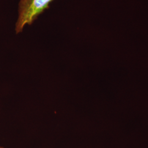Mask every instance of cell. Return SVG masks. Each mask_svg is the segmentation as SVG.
<instances>
[{"label": "cell", "mask_w": 148, "mask_h": 148, "mask_svg": "<svg viewBox=\"0 0 148 148\" xmlns=\"http://www.w3.org/2000/svg\"><path fill=\"white\" fill-rule=\"evenodd\" d=\"M53 0H21L19 16L16 24V34L21 32L26 25H32L37 16L49 7Z\"/></svg>", "instance_id": "obj_1"}, {"label": "cell", "mask_w": 148, "mask_h": 148, "mask_svg": "<svg viewBox=\"0 0 148 148\" xmlns=\"http://www.w3.org/2000/svg\"><path fill=\"white\" fill-rule=\"evenodd\" d=\"M0 148H4L3 147H1V146H0Z\"/></svg>", "instance_id": "obj_2"}]
</instances>
